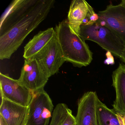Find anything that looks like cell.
<instances>
[{
    "mask_svg": "<svg viewBox=\"0 0 125 125\" xmlns=\"http://www.w3.org/2000/svg\"><path fill=\"white\" fill-rule=\"evenodd\" d=\"M54 0H38L20 19L0 34V59H10L28 35L45 20Z\"/></svg>",
    "mask_w": 125,
    "mask_h": 125,
    "instance_id": "cell-1",
    "label": "cell"
},
{
    "mask_svg": "<svg viewBox=\"0 0 125 125\" xmlns=\"http://www.w3.org/2000/svg\"><path fill=\"white\" fill-rule=\"evenodd\" d=\"M55 30L65 61L79 68L90 64L93 60V53L85 41L73 31L67 20L59 22Z\"/></svg>",
    "mask_w": 125,
    "mask_h": 125,
    "instance_id": "cell-2",
    "label": "cell"
},
{
    "mask_svg": "<svg viewBox=\"0 0 125 125\" xmlns=\"http://www.w3.org/2000/svg\"><path fill=\"white\" fill-rule=\"evenodd\" d=\"M79 36L85 41L89 40L97 43L103 49L119 58L125 47L117 36L99 20L92 24L81 25Z\"/></svg>",
    "mask_w": 125,
    "mask_h": 125,
    "instance_id": "cell-3",
    "label": "cell"
},
{
    "mask_svg": "<svg viewBox=\"0 0 125 125\" xmlns=\"http://www.w3.org/2000/svg\"><path fill=\"white\" fill-rule=\"evenodd\" d=\"M27 125H48L54 105L49 94L41 89L34 92L29 106Z\"/></svg>",
    "mask_w": 125,
    "mask_h": 125,
    "instance_id": "cell-4",
    "label": "cell"
},
{
    "mask_svg": "<svg viewBox=\"0 0 125 125\" xmlns=\"http://www.w3.org/2000/svg\"><path fill=\"white\" fill-rule=\"evenodd\" d=\"M49 79L38 60L33 58L25 60L20 77L17 80L34 93L44 89Z\"/></svg>",
    "mask_w": 125,
    "mask_h": 125,
    "instance_id": "cell-5",
    "label": "cell"
},
{
    "mask_svg": "<svg viewBox=\"0 0 125 125\" xmlns=\"http://www.w3.org/2000/svg\"><path fill=\"white\" fill-rule=\"evenodd\" d=\"M0 85L1 98L24 106H29L33 93L20 84L17 80L0 73Z\"/></svg>",
    "mask_w": 125,
    "mask_h": 125,
    "instance_id": "cell-6",
    "label": "cell"
},
{
    "mask_svg": "<svg viewBox=\"0 0 125 125\" xmlns=\"http://www.w3.org/2000/svg\"><path fill=\"white\" fill-rule=\"evenodd\" d=\"M33 58L38 60L49 78L58 72L66 61L61 52L56 34L44 48Z\"/></svg>",
    "mask_w": 125,
    "mask_h": 125,
    "instance_id": "cell-7",
    "label": "cell"
},
{
    "mask_svg": "<svg viewBox=\"0 0 125 125\" xmlns=\"http://www.w3.org/2000/svg\"><path fill=\"white\" fill-rule=\"evenodd\" d=\"M98 15L99 20L110 28L125 46V6L110 4Z\"/></svg>",
    "mask_w": 125,
    "mask_h": 125,
    "instance_id": "cell-8",
    "label": "cell"
},
{
    "mask_svg": "<svg viewBox=\"0 0 125 125\" xmlns=\"http://www.w3.org/2000/svg\"><path fill=\"white\" fill-rule=\"evenodd\" d=\"M98 98L94 91H88L79 99L76 125H98L96 106Z\"/></svg>",
    "mask_w": 125,
    "mask_h": 125,
    "instance_id": "cell-9",
    "label": "cell"
},
{
    "mask_svg": "<svg viewBox=\"0 0 125 125\" xmlns=\"http://www.w3.org/2000/svg\"><path fill=\"white\" fill-rule=\"evenodd\" d=\"M38 0H15L5 11L0 20V34L7 30L22 17Z\"/></svg>",
    "mask_w": 125,
    "mask_h": 125,
    "instance_id": "cell-10",
    "label": "cell"
},
{
    "mask_svg": "<svg viewBox=\"0 0 125 125\" xmlns=\"http://www.w3.org/2000/svg\"><path fill=\"white\" fill-rule=\"evenodd\" d=\"M28 115V107L1 98L0 115L4 118L7 125H27Z\"/></svg>",
    "mask_w": 125,
    "mask_h": 125,
    "instance_id": "cell-11",
    "label": "cell"
},
{
    "mask_svg": "<svg viewBox=\"0 0 125 125\" xmlns=\"http://www.w3.org/2000/svg\"><path fill=\"white\" fill-rule=\"evenodd\" d=\"M113 85L116 93L113 109L117 112L125 114V65L120 63L112 74Z\"/></svg>",
    "mask_w": 125,
    "mask_h": 125,
    "instance_id": "cell-12",
    "label": "cell"
},
{
    "mask_svg": "<svg viewBox=\"0 0 125 125\" xmlns=\"http://www.w3.org/2000/svg\"><path fill=\"white\" fill-rule=\"evenodd\" d=\"M55 34L53 28L41 31L25 45L23 57L25 59L34 57L52 39Z\"/></svg>",
    "mask_w": 125,
    "mask_h": 125,
    "instance_id": "cell-13",
    "label": "cell"
},
{
    "mask_svg": "<svg viewBox=\"0 0 125 125\" xmlns=\"http://www.w3.org/2000/svg\"><path fill=\"white\" fill-rule=\"evenodd\" d=\"M88 5L85 0H73L71 3L67 20L73 31L79 35L80 26L87 13Z\"/></svg>",
    "mask_w": 125,
    "mask_h": 125,
    "instance_id": "cell-14",
    "label": "cell"
},
{
    "mask_svg": "<svg viewBox=\"0 0 125 125\" xmlns=\"http://www.w3.org/2000/svg\"><path fill=\"white\" fill-rule=\"evenodd\" d=\"M96 114L98 125H120L115 112L113 109H109L99 98Z\"/></svg>",
    "mask_w": 125,
    "mask_h": 125,
    "instance_id": "cell-15",
    "label": "cell"
},
{
    "mask_svg": "<svg viewBox=\"0 0 125 125\" xmlns=\"http://www.w3.org/2000/svg\"><path fill=\"white\" fill-rule=\"evenodd\" d=\"M99 20L98 14L94 11L92 7L88 4V10L86 17L83 22L82 25H89L95 23Z\"/></svg>",
    "mask_w": 125,
    "mask_h": 125,
    "instance_id": "cell-16",
    "label": "cell"
},
{
    "mask_svg": "<svg viewBox=\"0 0 125 125\" xmlns=\"http://www.w3.org/2000/svg\"><path fill=\"white\" fill-rule=\"evenodd\" d=\"M76 125L75 117L73 115L72 111L71 110L66 117L65 118L62 125Z\"/></svg>",
    "mask_w": 125,
    "mask_h": 125,
    "instance_id": "cell-17",
    "label": "cell"
},
{
    "mask_svg": "<svg viewBox=\"0 0 125 125\" xmlns=\"http://www.w3.org/2000/svg\"><path fill=\"white\" fill-rule=\"evenodd\" d=\"M106 56V58L104 61V63L107 65H114L115 64V60L112 54L109 51H107Z\"/></svg>",
    "mask_w": 125,
    "mask_h": 125,
    "instance_id": "cell-18",
    "label": "cell"
},
{
    "mask_svg": "<svg viewBox=\"0 0 125 125\" xmlns=\"http://www.w3.org/2000/svg\"><path fill=\"white\" fill-rule=\"evenodd\" d=\"M115 112L120 125H125V114L119 113L116 112Z\"/></svg>",
    "mask_w": 125,
    "mask_h": 125,
    "instance_id": "cell-19",
    "label": "cell"
},
{
    "mask_svg": "<svg viewBox=\"0 0 125 125\" xmlns=\"http://www.w3.org/2000/svg\"><path fill=\"white\" fill-rule=\"evenodd\" d=\"M121 59V60L125 63V46L124 49L123 51L122 52V55H121V57H120Z\"/></svg>",
    "mask_w": 125,
    "mask_h": 125,
    "instance_id": "cell-20",
    "label": "cell"
},
{
    "mask_svg": "<svg viewBox=\"0 0 125 125\" xmlns=\"http://www.w3.org/2000/svg\"><path fill=\"white\" fill-rule=\"evenodd\" d=\"M0 125H7L4 118L0 115Z\"/></svg>",
    "mask_w": 125,
    "mask_h": 125,
    "instance_id": "cell-21",
    "label": "cell"
},
{
    "mask_svg": "<svg viewBox=\"0 0 125 125\" xmlns=\"http://www.w3.org/2000/svg\"><path fill=\"white\" fill-rule=\"evenodd\" d=\"M119 4L123 6H125V0H122L121 2Z\"/></svg>",
    "mask_w": 125,
    "mask_h": 125,
    "instance_id": "cell-22",
    "label": "cell"
},
{
    "mask_svg": "<svg viewBox=\"0 0 125 125\" xmlns=\"http://www.w3.org/2000/svg\"></svg>",
    "mask_w": 125,
    "mask_h": 125,
    "instance_id": "cell-23",
    "label": "cell"
}]
</instances>
